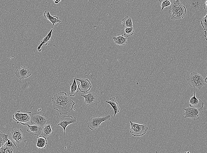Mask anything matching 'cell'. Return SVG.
I'll use <instances>...</instances> for the list:
<instances>
[{"mask_svg":"<svg viewBox=\"0 0 207 153\" xmlns=\"http://www.w3.org/2000/svg\"><path fill=\"white\" fill-rule=\"evenodd\" d=\"M47 119L42 115L36 112L32 114L30 116V123L42 127L47 122Z\"/></svg>","mask_w":207,"mask_h":153,"instance_id":"cell-9","label":"cell"},{"mask_svg":"<svg viewBox=\"0 0 207 153\" xmlns=\"http://www.w3.org/2000/svg\"><path fill=\"white\" fill-rule=\"evenodd\" d=\"M51 124H45L42 127L41 135L46 137L53 133Z\"/></svg>","mask_w":207,"mask_h":153,"instance_id":"cell-21","label":"cell"},{"mask_svg":"<svg viewBox=\"0 0 207 153\" xmlns=\"http://www.w3.org/2000/svg\"><path fill=\"white\" fill-rule=\"evenodd\" d=\"M159 1L161 11H162L165 8L169 6L172 2V0H159Z\"/></svg>","mask_w":207,"mask_h":153,"instance_id":"cell-27","label":"cell"},{"mask_svg":"<svg viewBox=\"0 0 207 153\" xmlns=\"http://www.w3.org/2000/svg\"><path fill=\"white\" fill-rule=\"evenodd\" d=\"M128 37H125L123 35L118 34L116 37H113V39L115 44L118 46H124L127 43Z\"/></svg>","mask_w":207,"mask_h":153,"instance_id":"cell-19","label":"cell"},{"mask_svg":"<svg viewBox=\"0 0 207 153\" xmlns=\"http://www.w3.org/2000/svg\"><path fill=\"white\" fill-rule=\"evenodd\" d=\"M134 30L133 27L125 28L123 31V35L130 36L134 34Z\"/></svg>","mask_w":207,"mask_h":153,"instance_id":"cell-28","label":"cell"},{"mask_svg":"<svg viewBox=\"0 0 207 153\" xmlns=\"http://www.w3.org/2000/svg\"><path fill=\"white\" fill-rule=\"evenodd\" d=\"M187 152L189 153V152L188 151V152H185V153H187Z\"/></svg>","mask_w":207,"mask_h":153,"instance_id":"cell-33","label":"cell"},{"mask_svg":"<svg viewBox=\"0 0 207 153\" xmlns=\"http://www.w3.org/2000/svg\"><path fill=\"white\" fill-rule=\"evenodd\" d=\"M72 83H70V88L69 94L70 96L74 97L78 91V85L76 82V78H73Z\"/></svg>","mask_w":207,"mask_h":153,"instance_id":"cell-22","label":"cell"},{"mask_svg":"<svg viewBox=\"0 0 207 153\" xmlns=\"http://www.w3.org/2000/svg\"><path fill=\"white\" fill-rule=\"evenodd\" d=\"M53 107L60 115L70 113L72 109L75 102L64 92H60L54 95L52 98Z\"/></svg>","mask_w":207,"mask_h":153,"instance_id":"cell-1","label":"cell"},{"mask_svg":"<svg viewBox=\"0 0 207 153\" xmlns=\"http://www.w3.org/2000/svg\"><path fill=\"white\" fill-rule=\"evenodd\" d=\"M105 102L110 105L113 108L114 112L113 117H114L116 114L119 112L120 109L118 104L116 100V98L114 97H112L110 98L109 100H106Z\"/></svg>","mask_w":207,"mask_h":153,"instance_id":"cell-18","label":"cell"},{"mask_svg":"<svg viewBox=\"0 0 207 153\" xmlns=\"http://www.w3.org/2000/svg\"><path fill=\"white\" fill-rule=\"evenodd\" d=\"M110 119V115L109 114L103 117L94 116L89 119L87 123L88 127L91 130H96L100 127L102 122L109 121Z\"/></svg>","mask_w":207,"mask_h":153,"instance_id":"cell-4","label":"cell"},{"mask_svg":"<svg viewBox=\"0 0 207 153\" xmlns=\"http://www.w3.org/2000/svg\"><path fill=\"white\" fill-rule=\"evenodd\" d=\"M22 125L27 126V131L31 134L36 136L41 135V132L42 127H40L36 124L30 125L27 124L21 123Z\"/></svg>","mask_w":207,"mask_h":153,"instance_id":"cell-15","label":"cell"},{"mask_svg":"<svg viewBox=\"0 0 207 153\" xmlns=\"http://www.w3.org/2000/svg\"><path fill=\"white\" fill-rule=\"evenodd\" d=\"M53 30V27H52L46 36L41 39V44L37 48V50L39 52H40L41 51V47L42 46H46L50 41Z\"/></svg>","mask_w":207,"mask_h":153,"instance_id":"cell-17","label":"cell"},{"mask_svg":"<svg viewBox=\"0 0 207 153\" xmlns=\"http://www.w3.org/2000/svg\"><path fill=\"white\" fill-rule=\"evenodd\" d=\"M185 112L183 115L184 118H190L194 120L199 119L203 112V108L191 107L183 108Z\"/></svg>","mask_w":207,"mask_h":153,"instance_id":"cell-5","label":"cell"},{"mask_svg":"<svg viewBox=\"0 0 207 153\" xmlns=\"http://www.w3.org/2000/svg\"><path fill=\"white\" fill-rule=\"evenodd\" d=\"M44 16L45 18L49 20L52 24L53 27L54 25L57 23H61V21L59 19L58 17L56 16H51L49 12L48 11H44Z\"/></svg>","mask_w":207,"mask_h":153,"instance_id":"cell-20","label":"cell"},{"mask_svg":"<svg viewBox=\"0 0 207 153\" xmlns=\"http://www.w3.org/2000/svg\"><path fill=\"white\" fill-rule=\"evenodd\" d=\"M8 139V135L0 130V148L4 144Z\"/></svg>","mask_w":207,"mask_h":153,"instance_id":"cell-26","label":"cell"},{"mask_svg":"<svg viewBox=\"0 0 207 153\" xmlns=\"http://www.w3.org/2000/svg\"><path fill=\"white\" fill-rule=\"evenodd\" d=\"M13 119L17 123L28 124L30 120V116L28 113H22L19 111L16 112L13 114Z\"/></svg>","mask_w":207,"mask_h":153,"instance_id":"cell-11","label":"cell"},{"mask_svg":"<svg viewBox=\"0 0 207 153\" xmlns=\"http://www.w3.org/2000/svg\"><path fill=\"white\" fill-rule=\"evenodd\" d=\"M23 133V131L21 129L15 128L11 130L10 136L12 139L19 144L24 139Z\"/></svg>","mask_w":207,"mask_h":153,"instance_id":"cell-14","label":"cell"},{"mask_svg":"<svg viewBox=\"0 0 207 153\" xmlns=\"http://www.w3.org/2000/svg\"></svg>","mask_w":207,"mask_h":153,"instance_id":"cell-34","label":"cell"},{"mask_svg":"<svg viewBox=\"0 0 207 153\" xmlns=\"http://www.w3.org/2000/svg\"><path fill=\"white\" fill-rule=\"evenodd\" d=\"M54 1V3L56 4H57L59 3L61 0H53Z\"/></svg>","mask_w":207,"mask_h":153,"instance_id":"cell-30","label":"cell"},{"mask_svg":"<svg viewBox=\"0 0 207 153\" xmlns=\"http://www.w3.org/2000/svg\"><path fill=\"white\" fill-rule=\"evenodd\" d=\"M194 89L193 96L191 98L189 101V106L196 108H203L204 103L200 99L196 97L195 88H194Z\"/></svg>","mask_w":207,"mask_h":153,"instance_id":"cell-16","label":"cell"},{"mask_svg":"<svg viewBox=\"0 0 207 153\" xmlns=\"http://www.w3.org/2000/svg\"><path fill=\"white\" fill-rule=\"evenodd\" d=\"M76 119L75 117H73L71 115L65 116L62 117L60 119L57 125L61 126L63 129L64 135L65 148L66 149V129L67 127L70 124L76 122Z\"/></svg>","mask_w":207,"mask_h":153,"instance_id":"cell-7","label":"cell"},{"mask_svg":"<svg viewBox=\"0 0 207 153\" xmlns=\"http://www.w3.org/2000/svg\"><path fill=\"white\" fill-rule=\"evenodd\" d=\"M207 1H206L205 3L203 5V8L205 9V12L207 13Z\"/></svg>","mask_w":207,"mask_h":153,"instance_id":"cell-29","label":"cell"},{"mask_svg":"<svg viewBox=\"0 0 207 153\" xmlns=\"http://www.w3.org/2000/svg\"><path fill=\"white\" fill-rule=\"evenodd\" d=\"M126 1L128 2H131L134 1V0H125Z\"/></svg>","mask_w":207,"mask_h":153,"instance_id":"cell-31","label":"cell"},{"mask_svg":"<svg viewBox=\"0 0 207 153\" xmlns=\"http://www.w3.org/2000/svg\"><path fill=\"white\" fill-rule=\"evenodd\" d=\"M15 74L17 78L21 80L28 78L31 74L29 69L25 66H21L16 70Z\"/></svg>","mask_w":207,"mask_h":153,"instance_id":"cell-13","label":"cell"},{"mask_svg":"<svg viewBox=\"0 0 207 153\" xmlns=\"http://www.w3.org/2000/svg\"><path fill=\"white\" fill-rule=\"evenodd\" d=\"M18 150L19 148L15 142L9 139L0 148V153H17Z\"/></svg>","mask_w":207,"mask_h":153,"instance_id":"cell-8","label":"cell"},{"mask_svg":"<svg viewBox=\"0 0 207 153\" xmlns=\"http://www.w3.org/2000/svg\"><path fill=\"white\" fill-rule=\"evenodd\" d=\"M188 84L191 87L201 89L205 85V82L203 76L198 73L193 71L187 79Z\"/></svg>","mask_w":207,"mask_h":153,"instance_id":"cell-3","label":"cell"},{"mask_svg":"<svg viewBox=\"0 0 207 153\" xmlns=\"http://www.w3.org/2000/svg\"><path fill=\"white\" fill-rule=\"evenodd\" d=\"M121 23L123 26L125 28L133 27L132 19L128 16L122 19Z\"/></svg>","mask_w":207,"mask_h":153,"instance_id":"cell-24","label":"cell"},{"mask_svg":"<svg viewBox=\"0 0 207 153\" xmlns=\"http://www.w3.org/2000/svg\"><path fill=\"white\" fill-rule=\"evenodd\" d=\"M76 80L80 82L78 85V87L79 90L81 92L86 93L89 91L92 87L90 81L87 79L76 78Z\"/></svg>","mask_w":207,"mask_h":153,"instance_id":"cell-12","label":"cell"},{"mask_svg":"<svg viewBox=\"0 0 207 153\" xmlns=\"http://www.w3.org/2000/svg\"><path fill=\"white\" fill-rule=\"evenodd\" d=\"M130 132L134 137H140L144 135L146 132L148 127L145 124H140L130 121Z\"/></svg>","mask_w":207,"mask_h":153,"instance_id":"cell-6","label":"cell"},{"mask_svg":"<svg viewBox=\"0 0 207 153\" xmlns=\"http://www.w3.org/2000/svg\"><path fill=\"white\" fill-rule=\"evenodd\" d=\"M207 14L203 17L201 21V24L204 30V37L207 40Z\"/></svg>","mask_w":207,"mask_h":153,"instance_id":"cell-25","label":"cell"},{"mask_svg":"<svg viewBox=\"0 0 207 153\" xmlns=\"http://www.w3.org/2000/svg\"><path fill=\"white\" fill-rule=\"evenodd\" d=\"M84 99V103L90 107H94L97 105L98 103V96L94 92H89L86 95H81Z\"/></svg>","mask_w":207,"mask_h":153,"instance_id":"cell-10","label":"cell"},{"mask_svg":"<svg viewBox=\"0 0 207 153\" xmlns=\"http://www.w3.org/2000/svg\"><path fill=\"white\" fill-rule=\"evenodd\" d=\"M46 137L41 135L37 137V142L36 146L39 149H45L47 144Z\"/></svg>","mask_w":207,"mask_h":153,"instance_id":"cell-23","label":"cell"},{"mask_svg":"<svg viewBox=\"0 0 207 153\" xmlns=\"http://www.w3.org/2000/svg\"><path fill=\"white\" fill-rule=\"evenodd\" d=\"M169 8V13L171 20L183 18L186 14V9L179 0L172 2Z\"/></svg>","mask_w":207,"mask_h":153,"instance_id":"cell-2","label":"cell"},{"mask_svg":"<svg viewBox=\"0 0 207 153\" xmlns=\"http://www.w3.org/2000/svg\"><path fill=\"white\" fill-rule=\"evenodd\" d=\"M207 77H206V78L205 79H204L205 82H206V83L207 82Z\"/></svg>","mask_w":207,"mask_h":153,"instance_id":"cell-32","label":"cell"}]
</instances>
